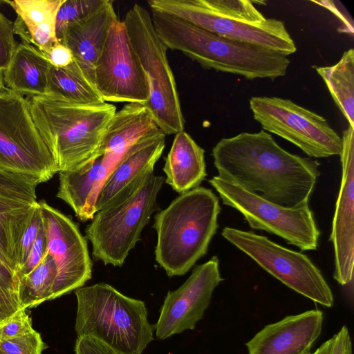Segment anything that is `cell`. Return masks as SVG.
Segmentation results:
<instances>
[{
    "mask_svg": "<svg viewBox=\"0 0 354 354\" xmlns=\"http://www.w3.org/2000/svg\"><path fill=\"white\" fill-rule=\"evenodd\" d=\"M44 343L35 330L24 335L0 341L2 354H41Z\"/></svg>",
    "mask_w": 354,
    "mask_h": 354,
    "instance_id": "31",
    "label": "cell"
},
{
    "mask_svg": "<svg viewBox=\"0 0 354 354\" xmlns=\"http://www.w3.org/2000/svg\"><path fill=\"white\" fill-rule=\"evenodd\" d=\"M221 235L289 288L323 306H333L334 297L329 285L306 254L252 232L225 227Z\"/></svg>",
    "mask_w": 354,
    "mask_h": 354,
    "instance_id": "10",
    "label": "cell"
},
{
    "mask_svg": "<svg viewBox=\"0 0 354 354\" xmlns=\"http://www.w3.org/2000/svg\"><path fill=\"white\" fill-rule=\"evenodd\" d=\"M155 31L167 49L178 50L205 69L241 75L247 80L284 76L288 56L230 39L185 20L151 10Z\"/></svg>",
    "mask_w": 354,
    "mask_h": 354,
    "instance_id": "2",
    "label": "cell"
},
{
    "mask_svg": "<svg viewBox=\"0 0 354 354\" xmlns=\"http://www.w3.org/2000/svg\"><path fill=\"white\" fill-rule=\"evenodd\" d=\"M104 0H63L56 17V36L59 42L68 27L87 17Z\"/></svg>",
    "mask_w": 354,
    "mask_h": 354,
    "instance_id": "29",
    "label": "cell"
},
{
    "mask_svg": "<svg viewBox=\"0 0 354 354\" xmlns=\"http://www.w3.org/2000/svg\"><path fill=\"white\" fill-rule=\"evenodd\" d=\"M117 18L113 1L104 0L90 15L68 27L60 41L70 49L74 61L93 84L96 61L109 29Z\"/></svg>",
    "mask_w": 354,
    "mask_h": 354,
    "instance_id": "19",
    "label": "cell"
},
{
    "mask_svg": "<svg viewBox=\"0 0 354 354\" xmlns=\"http://www.w3.org/2000/svg\"><path fill=\"white\" fill-rule=\"evenodd\" d=\"M50 66L48 59L37 48L21 42L3 72L5 86L27 97L46 95Z\"/></svg>",
    "mask_w": 354,
    "mask_h": 354,
    "instance_id": "24",
    "label": "cell"
},
{
    "mask_svg": "<svg viewBox=\"0 0 354 354\" xmlns=\"http://www.w3.org/2000/svg\"><path fill=\"white\" fill-rule=\"evenodd\" d=\"M46 237L47 252L53 258L57 277L52 299L83 287L92 277L93 263L87 240L71 217L39 202Z\"/></svg>",
    "mask_w": 354,
    "mask_h": 354,
    "instance_id": "14",
    "label": "cell"
},
{
    "mask_svg": "<svg viewBox=\"0 0 354 354\" xmlns=\"http://www.w3.org/2000/svg\"><path fill=\"white\" fill-rule=\"evenodd\" d=\"M165 134L148 136L131 146L109 174L96 200L95 212L126 196L153 173L165 147Z\"/></svg>",
    "mask_w": 354,
    "mask_h": 354,
    "instance_id": "18",
    "label": "cell"
},
{
    "mask_svg": "<svg viewBox=\"0 0 354 354\" xmlns=\"http://www.w3.org/2000/svg\"><path fill=\"white\" fill-rule=\"evenodd\" d=\"M47 252V244L44 224L22 267L16 273V278L23 277L33 270ZM14 284V281H13Z\"/></svg>",
    "mask_w": 354,
    "mask_h": 354,
    "instance_id": "36",
    "label": "cell"
},
{
    "mask_svg": "<svg viewBox=\"0 0 354 354\" xmlns=\"http://www.w3.org/2000/svg\"><path fill=\"white\" fill-rule=\"evenodd\" d=\"M123 21L149 81L150 95L144 105L165 135L184 131L185 121L167 56L168 49L157 35L150 13L136 3Z\"/></svg>",
    "mask_w": 354,
    "mask_h": 354,
    "instance_id": "8",
    "label": "cell"
},
{
    "mask_svg": "<svg viewBox=\"0 0 354 354\" xmlns=\"http://www.w3.org/2000/svg\"><path fill=\"white\" fill-rule=\"evenodd\" d=\"M0 279L13 284V274L9 268L3 263L0 258Z\"/></svg>",
    "mask_w": 354,
    "mask_h": 354,
    "instance_id": "40",
    "label": "cell"
},
{
    "mask_svg": "<svg viewBox=\"0 0 354 354\" xmlns=\"http://www.w3.org/2000/svg\"><path fill=\"white\" fill-rule=\"evenodd\" d=\"M44 55L51 66L57 68L65 67L74 60L70 49L60 42L53 45Z\"/></svg>",
    "mask_w": 354,
    "mask_h": 354,
    "instance_id": "39",
    "label": "cell"
},
{
    "mask_svg": "<svg viewBox=\"0 0 354 354\" xmlns=\"http://www.w3.org/2000/svg\"><path fill=\"white\" fill-rule=\"evenodd\" d=\"M75 354H122L97 339L88 336L77 337Z\"/></svg>",
    "mask_w": 354,
    "mask_h": 354,
    "instance_id": "38",
    "label": "cell"
},
{
    "mask_svg": "<svg viewBox=\"0 0 354 354\" xmlns=\"http://www.w3.org/2000/svg\"><path fill=\"white\" fill-rule=\"evenodd\" d=\"M315 68L349 125L354 128V50L345 51L333 66Z\"/></svg>",
    "mask_w": 354,
    "mask_h": 354,
    "instance_id": "27",
    "label": "cell"
},
{
    "mask_svg": "<svg viewBox=\"0 0 354 354\" xmlns=\"http://www.w3.org/2000/svg\"><path fill=\"white\" fill-rule=\"evenodd\" d=\"M0 354H2V353H1V351H0Z\"/></svg>",
    "mask_w": 354,
    "mask_h": 354,
    "instance_id": "42",
    "label": "cell"
},
{
    "mask_svg": "<svg viewBox=\"0 0 354 354\" xmlns=\"http://www.w3.org/2000/svg\"><path fill=\"white\" fill-rule=\"evenodd\" d=\"M223 280L217 257L196 266L178 289L167 292L154 325L156 337L165 339L194 329L208 308L214 289Z\"/></svg>",
    "mask_w": 354,
    "mask_h": 354,
    "instance_id": "15",
    "label": "cell"
},
{
    "mask_svg": "<svg viewBox=\"0 0 354 354\" xmlns=\"http://www.w3.org/2000/svg\"><path fill=\"white\" fill-rule=\"evenodd\" d=\"M112 170L100 155L80 169L59 171L56 197L68 204L81 221L92 219L100 191Z\"/></svg>",
    "mask_w": 354,
    "mask_h": 354,
    "instance_id": "21",
    "label": "cell"
},
{
    "mask_svg": "<svg viewBox=\"0 0 354 354\" xmlns=\"http://www.w3.org/2000/svg\"><path fill=\"white\" fill-rule=\"evenodd\" d=\"M46 95L78 104L105 102L94 84L74 60L65 67L50 66Z\"/></svg>",
    "mask_w": 354,
    "mask_h": 354,
    "instance_id": "26",
    "label": "cell"
},
{
    "mask_svg": "<svg viewBox=\"0 0 354 354\" xmlns=\"http://www.w3.org/2000/svg\"><path fill=\"white\" fill-rule=\"evenodd\" d=\"M56 277L55 262L46 252L33 270L14 280V288L21 306L27 309L52 299Z\"/></svg>",
    "mask_w": 354,
    "mask_h": 354,
    "instance_id": "28",
    "label": "cell"
},
{
    "mask_svg": "<svg viewBox=\"0 0 354 354\" xmlns=\"http://www.w3.org/2000/svg\"><path fill=\"white\" fill-rule=\"evenodd\" d=\"M339 155L342 179L330 241L335 254L334 279L342 286L353 280L354 263V128L343 131Z\"/></svg>",
    "mask_w": 354,
    "mask_h": 354,
    "instance_id": "16",
    "label": "cell"
},
{
    "mask_svg": "<svg viewBox=\"0 0 354 354\" xmlns=\"http://www.w3.org/2000/svg\"><path fill=\"white\" fill-rule=\"evenodd\" d=\"M34 330L26 309L22 308L0 324V341L17 337Z\"/></svg>",
    "mask_w": 354,
    "mask_h": 354,
    "instance_id": "34",
    "label": "cell"
},
{
    "mask_svg": "<svg viewBox=\"0 0 354 354\" xmlns=\"http://www.w3.org/2000/svg\"><path fill=\"white\" fill-rule=\"evenodd\" d=\"M221 212L212 189L198 187L180 194L154 216L156 261L167 276L186 274L208 250Z\"/></svg>",
    "mask_w": 354,
    "mask_h": 354,
    "instance_id": "4",
    "label": "cell"
},
{
    "mask_svg": "<svg viewBox=\"0 0 354 354\" xmlns=\"http://www.w3.org/2000/svg\"><path fill=\"white\" fill-rule=\"evenodd\" d=\"M160 133L163 132L143 104L127 103L115 113L110 121L100 155L114 169L131 146Z\"/></svg>",
    "mask_w": 354,
    "mask_h": 354,
    "instance_id": "20",
    "label": "cell"
},
{
    "mask_svg": "<svg viewBox=\"0 0 354 354\" xmlns=\"http://www.w3.org/2000/svg\"><path fill=\"white\" fill-rule=\"evenodd\" d=\"M42 226L43 220L39 204L37 201L30 222L22 236L20 242L17 257L16 273L24 265Z\"/></svg>",
    "mask_w": 354,
    "mask_h": 354,
    "instance_id": "32",
    "label": "cell"
},
{
    "mask_svg": "<svg viewBox=\"0 0 354 354\" xmlns=\"http://www.w3.org/2000/svg\"><path fill=\"white\" fill-rule=\"evenodd\" d=\"M209 183L223 203L240 212L252 229L275 234L301 251L317 249L320 232L308 205L295 208L280 206L217 176Z\"/></svg>",
    "mask_w": 354,
    "mask_h": 354,
    "instance_id": "12",
    "label": "cell"
},
{
    "mask_svg": "<svg viewBox=\"0 0 354 354\" xmlns=\"http://www.w3.org/2000/svg\"><path fill=\"white\" fill-rule=\"evenodd\" d=\"M6 89L4 84L3 71L0 69V91Z\"/></svg>",
    "mask_w": 354,
    "mask_h": 354,
    "instance_id": "41",
    "label": "cell"
},
{
    "mask_svg": "<svg viewBox=\"0 0 354 354\" xmlns=\"http://www.w3.org/2000/svg\"><path fill=\"white\" fill-rule=\"evenodd\" d=\"M323 319L322 311L316 309L266 325L245 344L248 354H310Z\"/></svg>",
    "mask_w": 354,
    "mask_h": 354,
    "instance_id": "17",
    "label": "cell"
},
{
    "mask_svg": "<svg viewBox=\"0 0 354 354\" xmlns=\"http://www.w3.org/2000/svg\"><path fill=\"white\" fill-rule=\"evenodd\" d=\"M77 337L97 339L122 354H142L153 340L154 325L143 301L105 283L75 290Z\"/></svg>",
    "mask_w": 354,
    "mask_h": 354,
    "instance_id": "6",
    "label": "cell"
},
{
    "mask_svg": "<svg viewBox=\"0 0 354 354\" xmlns=\"http://www.w3.org/2000/svg\"><path fill=\"white\" fill-rule=\"evenodd\" d=\"M165 178L153 173L126 196L97 211L85 228L95 261L122 266L158 209V194Z\"/></svg>",
    "mask_w": 354,
    "mask_h": 354,
    "instance_id": "7",
    "label": "cell"
},
{
    "mask_svg": "<svg viewBox=\"0 0 354 354\" xmlns=\"http://www.w3.org/2000/svg\"><path fill=\"white\" fill-rule=\"evenodd\" d=\"M250 108L263 130L289 141L311 158H328L342 153V138L326 120L290 100L252 97Z\"/></svg>",
    "mask_w": 354,
    "mask_h": 354,
    "instance_id": "11",
    "label": "cell"
},
{
    "mask_svg": "<svg viewBox=\"0 0 354 354\" xmlns=\"http://www.w3.org/2000/svg\"><path fill=\"white\" fill-rule=\"evenodd\" d=\"M63 0L5 1L15 10V34L43 54L57 44L56 17Z\"/></svg>",
    "mask_w": 354,
    "mask_h": 354,
    "instance_id": "22",
    "label": "cell"
},
{
    "mask_svg": "<svg viewBox=\"0 0 354 354\" xmlns=\"http://www.w3.org/2000/svg\"><path fill=\"white\" fill-rule=\"evenodd\" d=\"M37 185L26 177L0 170V195L33 203L37 201Z\"/></svg>",
    "mask_w": 354,
    "mask_h": 354,
    "instance_id": "30",
    "label": "cell"
},
{
    "mask_svg": "<svg viewBox=\"0 0 354 354\" xmlns=\"http://www.w3.org/2000/svg\"><path fill=\"white\" fill-rule=\"evenodd\" d=\"M313 354H353L352 342L346 326L324 342Z\"/></svg>",
    "mask_w": 354,
    "mask_h": 354,
    "instance_id": "35",
    "label": "cell"
},
{
    "mask_svg": "<svg viewBox=\"0 0 354 354\" xmlns=\"http://www.w3.org/2000/svg\"><path fill=\"white\" fill-rule=\"evenodd\" d=\"M151 10L167 13L219 36L286 56L297 47L283 21L266 18L248 0H150Z\"/></svg>",
    "mask_w": 354,
    "mask_h": 354,
    "instance_id": "5",
    "label": "cell"
},
{
    "mask_svg": "<svg viewBox=\"0 0 354 354\" xmlns=\"http://www.w3.org/2000/svg\"><path fill=\"white\" fill-rule=\"evenodd\" d=\"M212 156L219 178L288 208L308 205L320 175L318 161L287 151L263 129L222 138Z\"/></svg>",
    "mask_w": 354,
    "mask_h": 354,
    "instance_id": "1",
    "label": "cell"
},
{
    "mask_svg": "<svg viewBox=\"0 0 354 354\" xmlns=\"http://www.w3.org/2000/svg\"><path fill=\"white\" fill-rule=\"evenodd\" d=\"M22 308L14 286L0 279V324Z\"/></svg>",
    "mask_w": 354,
    "mask_h": 354,
    "instance_id": "37",
    "label": "cell"
},
{
    "mask_svg": "<svg viewBox=\"0 0 354 354\" xmlns=\"http://www.w3.org/2000/svg\"><path fill=\"white\" fill-rule=\"evenodd\" d=\"M28 98L35 123L55 157L59 172L80 169L100 156L115 106L106 102L78 104L51 95Z\"/></svg>",
    "mask_w": 354,
    "mask_h": 354,
    "instance_id": "3",
    "label": "cell"
},
{
    "mask_svg": "<svg viewBox=\"0 0 354 354\" xmlns=\"http://www.w3.org/2000/svg\"><path fill=\"white\" fill-rule=\"evenodd\" d=\"M0 170L38 185L59 173L57 160L33 120L28 98L0 91Z\"/></svg>",
    "mask_w": 354,
    "mask_h": 354,
    "instance_id": "9",
    "label": "cell"
},
{
    "mask_svg": "<svg viewBox=\"0 0 354 354\" xmlns=\"http://www.w3.org/2000/svg\"><path fill=\"white\" fill-rule=\"evenodd\" d=\"M165 182L179 194L199 187L207 176L205 151L187 132L175 135L165 158Z\"/></svg>",
    "mask_w": 354,
    "mask_h": 354,
    "instance_id": "23",
    "label": "cell"
},
{
    "mask_svg": "<svg viewBox=\"0 0 354 354\" xmlns=\"http://www.w3.org/2000/svg\"><path fill=\"white\" fill-rule=\"evenodd\" d=\"M94 84L106 102L144 104L149 98L147 76L119 18L110 26L96 61Z\"/></svg>",
    "mask_w": 354,
    "mask_h": 354,
    "instance_id": "13",
    "label": "cell"
},
{
    "mask_svg": "<svg viewBox=\"0 0 354 354\" xmlns=\"http://www.w3.org/2000/svg\"><path fill=\"white\" fill-rule=\"evenodd\" d=\"M18 44L15 38L13 22L0 11V69L7 68Z\"/></svg>",
    "mask_w": 354,
    "mask_h": 354,
    "instance_id": "33",
    "label": "cell"
},
{
    "mask_svg": "<svg viewBox=\"0 0 354 354\" xmlns=\"http://www.w3.org/2000/svg\"><path fill=\"white\" fill-rule=\"evenodd\" d=\"M37 203L0 195V258L13 281L20 242Z\"/></svg>",
    "mask_w": 354,
    "mask_h": 354,
    "instance_id": "25",
    "label": "cell"
}]
</instances>
